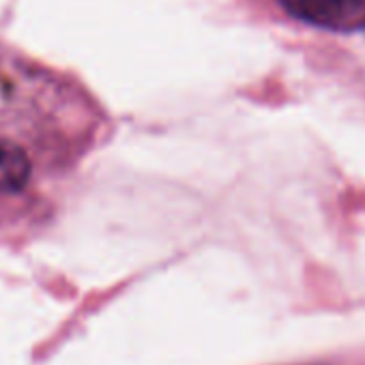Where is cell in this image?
Masks as SVG:
<instances>
[{
  "mask_svg": "<svg viewBox=\"0 0 365 365\" xmlns=\"http://www.w3.org/2000/svg\"><path fill=\"white\" fill-rule=\"evenodd\" d=\"M297 20L318 29L354 33L365 29V0H279Z\"/></svg>",
  "mask_w": 365,
  "mask_h": 365,
  "instance_id": "6da1fadb",
  "label": "cell"
},
{
  "mask_svg": "<svg viewBox=\"0 0 365 365\" xmlns=\"http://www.w3.org/2000/svg\"><path fill=\"white\" fill-rule=\"evenodd\" d=\"M33 174L29 153L14 140L0 138V194L22 192Z\"/></svg>",
  "mask_w": 365,
  "mask_h": 365,
  "instance_id": "7a4b0ae2",
  "label": "cell"
}]
</instances>
